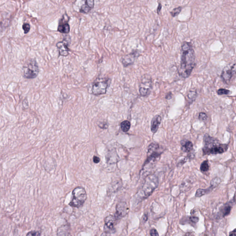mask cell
Returning a JSON list of instances; mask_svg holds the SVG:
<instances>
[{"label": "cell", "instance_id": "obj_6", "mask_svg": "<svg viewBox=\"0 0 236 236\" xmlns=\"http://www.w3.org/2000/svg\"><path fill=\"white\" fill-rule=\"evenodd\" d=\"M39 72L38 66L34 59L28 60L23 66V77L26 79L36 78Z\"/></svg>", "mask_w": 236, "mask_h": 236}, {"label": "cell", "instance_id": "obj_21", "mask_svg": "<svg viewBox=\"0 0 236 236\" xmlns=\"http://www.w3.org/2000/svg\"><path fill=\"white\" fill-rule=\"evenodd\" d=\"M122 186V182L121 180H114L113 182H112L111 184L110 187V192H116L120 189Z\"/></svg>", "mask_w": 236, "mask_h": 236}, {"label": "cell", "instance_id": "obj_8", "mask_svg": "<svg viewBox=\"0 0 236 236\" xmlns=\"http://www.w3.org/2000/svg\"><path fill=\"white\" fill-rule=\"evenodd\" d=\"M152 88V80L149 76H144L142 79L139 86L140 94L142 97H145L150 94Z\"/></svg>", "mask_w": 236, "mask_h": 236}, {"label": "cell", "instance_id": "obj_38", "mask_svg": "<svg viewBox=\"0 0 236 236\" xmlns=\"http://www.w3.org/2000/svg\"><path fill=\"white\" fill-rule=\"evenodd\" d=\"M230 236H236V229H234V231L230 232L229 234Z\"/></svg>", "mask_w": 236, "mask_h": 236}, {"label": "cell", "instance_id": "obj_1", "mask_svg": "<svg viewBox=\"0 0 236 236\" xmlns=\"http://www.w3.org/2000/svg\"><path fill=\"white\" fill-rule=\"evenodd\" d=\"M181 51V62L178 74L180 77L185 79L190 76L196 66V56L190 42H184Z\"/></svg>", "mask_w": 236, "mask_h": 236}, {"label": "cell", "instance_id": "obj_12", "mask_svg": "<svg viewBox=\"0 0 236 236\" xmlns=\"http://www.w3.org/2000/svg\"><path fill=\"white\" fill-rule=\"evenodd\" d=\"M69 18L66 14H64L59 21L57 30L62 33H67L70 32V26L68 24Z\"/></svg>", "mask_w": 236, "mask_h": 236}, {"label": "cell", "instance_id": "obj_25", "mask_svg": "<svg viewBox=\"0 0 236 236\" xmlns=\"http://www.w3.org/2000/svg\"><path fill=\"white\" fill-rule=\"evenodd\" d=\"M120 126L122 131L125 132H127L130 129V123L128 120H125L121 123Z\"/></svg>", "mask_w": 236, "mask_h": 236}, {"label": "cell", "instance_id": "obj_34", "mask_svg": "<svg viewBox=\"0 0 236 236\" xmlns=\"http://www.w3.org/2000/svg\"><path fill=\"white\" fill-rule=\"evenodd\" d=\"M27 235L29 236H39L40 235V234L38 232H29L28 234H27Z\"/></svg>", "mask_w": 236, "mask_h": 236}, {"label": "cell", "instance_id": "obj_26", "mask_svg": "<svg viewBox=\"0 0 236 236\" xmlns=\"http://www.w3.org/2000/svg\"><path fill=\"white\" fill-rule=\"evenodd\" d=\"M210 169V165H209L208 160H205L202 162L200 166V170L202 173L208 172Z\"/></svg>", "mask_w": 236, "mask_h": 236}, {"label": "cell", "instance_id": "obj_10", "mask_svg": "<svg viewBox=\"0 0 236 236\" xmlns=\"http://www.w3.org/2000/svg\"><path fill=\"white\" fill-rule=\"evenodd\" d=\"M129 211V208L127 203L125 202H120L116 205V213L114 215L118 220L126 216L128 213Z\"/></svg>", "mask_w": 236, "mask_h": 236}, {"label": "cell", "instance_id": "obj_14", "mask_svg": "<svg viewBox=\"0 0 236 236\" xmlns=\"http://www.w3.org/2000/svg\"><path fill=\"white\" fill-rule=\"evenodd\" d=\"M85 4L83 5L80 8V12L83 14H87L93 9L94 6V0H84Z\"/></svg>", "mask_w": 236, "mask_h": 236}, {"label": "cell", "instance_id": "obj_23", "mask_svg": "<svg viewBox=\"0 0 236 236\" xmlns=\"http://www.w3.org/2000/svg\"><path fill=\"white\" fill-rule=\"evenodd\" d=\"M198 93L196 90H190L187 94L188 102L189 105L194 102L197 98Z\"/></svg>", "mask_w": 236, "mask_h": 236}, {"label": "cell", "instance_id": "obj_3", "mask_svg": "<svg viewBox=\"0 0 236 236\" xmlns=\"http://www.w3.org/2000/svg\"><path fill=\"white\" fill-rule=\"evenodd\" d=\"M204 146L202 148L203 155L221 154L227 150L228 145L221 143L218 140L205 134L203 138Z\"/></svg>", "mask_w": 236, "mask_h": 236}, {"label": "cell", "instance_id": "obj_33", "mask_svg": "<svg viewBox=\"0 0 236 236\" xmlns=\"http://www.w3.org/2000/svg\"><path fill=\"white\" fill-rule=\"evenodd\" d=\"M150 235L152 236H159L157 231L155 229H152L150 231Z\"/></svg>", "mask_w": 236, "mask_h": 236}, {"label": "cell", "instance_id": "obj_36", "mask_svg": "<svg viewBox=\"0 0 236 236\" xmlns=\"http://www.w3.org/2000/svg\"><path fill=\"white\" fill-rule=\"evenodd\" d=\"M172 94L171 92H169L168 93H167L166 95V99L167 100H169L170 99L172 98Z\"/></svg>", "mask_w": 236, "mask_h": 236}, {"label": "cell", "instance_id": "obj_27", "mask_svg": "<svg viewBox=\"0 0 236 236\" xmlns=\"http://www.w3.org/2000/svg\"><path fill=\"white\" fill-rule=\"evenodd\" d=\"M221 182H222V180H221L220 178H214L211 181V186L214 189L215 188L219 186V184L221 183Z\"/></svg>", "mask_w": 236, "mask_h": 236}, {"label": "cell", "instance_id": "obj_35", "mask_svg": "<svg viewBox=\"0 0 236 236\" xmlns=\"http://www.w3.org/2000/svg\"><path fill=\"white\" fill-rule=\"evenodd\" d=\"M100 162V159L98 156H94V157H93V162L95 163H98Z\"/></svg>", "mask_w": 236, "mask_h": 236}, {"label": "cell", "instance_id": "obj_32", "mask_svg": "<svg viewBox=\"0 0 236 236\" xmlns=\"http://www.w3.org/2000/svg\"><path fill=\"white\" fill-rule=\"evenodd\" d=\"M199 219L198 217H196V216H191L190 217L189 221L190 222L193 224H196L198 222Z\"/></svg>", "mask_w": 236, "mask_h": 236}, {"label": "cell", "instance_id": "obj_24", "mask_svg": "<svg viewBox=\"0 0 236 236\" xmlns=\"http://www.w3.org/2000/svg\"><path fill=\"white\" fill-rule=\"evenodd\" d=\"M192 184L191 180L189 181V180H187L184 181L180 186V190L183 192L187 191L188 190H189L188 188L190 189V186L192 185Z\"/></svg>", "mask_w": 236, "mask_h": 236}, {"label": "cell", "instance_id": "obj_19", "mask_svg": "<svg viewBox=\"0 0 236 236\" xmlns=\"http://www.w3.org/2000/svg\"><path fill=\"white\" fill-rule=\"evenodd\" d=\"M118 156L116 151H111L108 153V157H107V162L110 164L115 163L118 162Z\"/></svg>", "mask_w": 236, "mask_h": 236}, {"label": "cell", "instance_id": "obj_4", "mask_svg": "<svg viewBox=\"0 0 236 236\" xmlns=\"http://www.w3.org/2000/svg\"><path fill=\"white\" fill-rule=\"evenodd\" d=\"M159 185V178L155 174L150 175L145 178L141 188L136 195V199L139 201L145 199L150 196Z\"/></svg>", "mask_w": 236, "mask_h": 236}, {"label": "cell", "instance_id": "obj_16", "mask_svg": "<svg viewBox=\"0 0 236 236\" xmlns=\"http://www.w3.org/2000/svg\"><path fill=\"white\" fill-rule=\"evenodd\" d=\"M162 121V117L160 115H157L154 117L151 121L150 129L153 133L157 131Z\"/></svg>", "mask_w": 236, "mask_h": 236}, {"label": "cell", "instance_id": "obj_13", "mask_svg": "<svg viewBox=\"0 0 236 236\" xmlns=\"http://www.w3.org/2000/svg\"><path fill=\"white\" fill-rule=\"evenodd\" d=\"M138 56V53L137 52H134L125 56L122 61L123 65H124L125 66H126L130 65L132 64Z\"/></svg>", "mask_w": 236, "mask_h": 236}, {"label": "cell", "instance_id": "obj_9", "mask_svg": "<svg viewBox=\"0 0 236 236\" xmlns=\"http://www.w3.org/2000/svg\"><path fill=\"white\" fill-rule=\"evenodd\" d=\"M71 42V38L68 36H66L63 40L59 42L56 44V46L59 50V53L62 56H66L69 54V49L68 45Z\"/></svg>", "mask_w": 236, "mask_h": 236}, {"label": "cell", "instance_id": "obj_28", "mask_svg": "<svg viewBox=\"0 0 236 236\" xmlns=\"http://www.w3.org/2000/svg\"><path fill=\"white\" fill-rule=\"evenodd\" d=\"M182 7L181 6H178V7H176V8H174L171 12V15L173 17H175L177 16L178 15L180 12H181V10H182Z\"/></svg>", "mask_w": 236, "mask_h": 236}, {"label": "cell", "instance_id": "obj_7", "mask_svg": "<svg viewBox=\"0 0 236 236\" xmlns=\"http://www.w3.org/2000/svg\"><path fill=\"white\" fill-rule=\"evenodd\" d=\"M109 79L98 78L96 79L92 86V93L95 95L105 94L109 86Z\"/></svg>", "mask_w": 236, "mask_h": 236}, {"label": "cell", "instance_id": "obj_15", "mask_svg": "<svg viewBox=\"0 0 236 236\" xmlns=\"http://www.w3.org/2000/svg\"><path fill=\"white\" fill-rule=\"evenodd\" d=\"M117 220L115 215H108L105 219V228L112 231L114 229V224Z\"/></svg>", "mask_w": 236, "mask_h": 236}, {"label": "cell", "instance_id": "obj_31", "mask_svg": "<svg viewBox=\"0 0 236 236\" xmlns=\"http://www.w3.org/2000/svg\"><path fill=\"white\" fill-rule=\"evenodd\" d=\"M22 28H23V30H24V33L25 34H27V33H28L29 31H30V25L27 23H25L22 26Z\"/></svg>", "mask_w": 236, "mask_h": 236}, {"label": "cell", "instance_id": "obj_22", "mask_svg": "<svg viewBox=\"0 0 236 236\" xmlns=\"http://www.w3.org/2000/svg\"><path fill=\"white\" fill-rule=\"evenodd\" d=\"M213 189V188L211 186L210 187L207 189H198L196 191L195 197H197V198L202 197L206 194L210 193Z\"/></svg>", "mask_w": 236, "mask_h": 236}, {"label": "cell", "instance_id": "obj_2", "mask_svg": "<svg viewBox=\"0 0 236 236\" xmlns=\"http://www.w3.org/2000/svg\"><path fill=\"white\" fill-rule=\"evenodd\" d=\"M161 149L158 143H151L149 145L147 148V158L141 171L142 175L147 176V173L150 172V169H151L155 163L159 160L162 153Z\"/></svg>", "mask_w": 236, "mask_h": 236}, {"label": "cell", "instance_id": "obj_37", "mask_svg": "<svg viewBox=\"0 0 236 236\" xmlns=\"http://www.w3.org/2000/svg\"><path fill=\"white\" fill-rule=\"evenodd\" d=\"M162 6L161 3L159 4L158 5V8H157V14H159L162 9Z\"/></svg>", "mask_w": 236, "mask_h": 236}, {"label": "cell", "instance_id": "obj_5", "mask_svg": "<svg viewBox=\"0 0 236 236\" xmlns=\"http://www.w3.org/2000/svg\"><path fill=\"white\" fill-rule=\"evenodd\" d=\"M73 198L69 205L74 208L81 207L86 200L87 196L86 190L82 187H77L72 192Z\"/></svg>", "mask_w": 236, "mask_h": 236}, {"label": "cell", "instance_id": "obj_17", "mask_svg": "<svg viewBox=\"0 0 236 236\" xmlns=\"http://www.w3.org/2000/svg\"><path fill=\"white\" fill-rule=\"evenodd\" d=\"M181 150L185 152H189L193 150V145L191 141L183 140L181 142Z\"/></svg>", "mask_w": 236, "mask_h": 236}, {"label": "cell", "instance_id": "obj_18", "mask_svg": "<svg viewBox=\"0 0 236 236\" xmlns=\"http://www.w3.org/2000/svg\"><path fill=\"white\" fill-rule=\"evenodd\" d=\"M233 205L230 202H227L222 206V209L220 210V213L222 217H225L229 215L232 210Z\"/></svg>", "mask_w": 236, "mask_h": 236}, {"label": "cell", "instance_id": "obj_20", "mask_svg": "<svg viewBox=\"0 0 236 236\" xmlns=\"http://www.w3.org/2000/svg\"><path fill=\"white\" fill-rule=\"evenodd\" d=\"M57 233L58 236L70 235V227L68 225L62 226L58 228Z\"/></svg>", "mask_w": 236, "mask_h": 236}, {"label": "cell", "instance_id": "obj_30", "mask_svg": "<svg viewBox=\"0 0 236 236\" xmlns=\"http://www.w3.org/2000/svg\"><path fill=\"white\" fill-rule=\"evenodd\" d=\"M198 118L202 121H205L208 119V116L205 113L201 112L199 114Z\"/></svg>", "mask_w": 236, "mask_h": 236}, {"label": "cell", "instance_id": "obj_11", "mask_svg": "<svg viewBox=\"0 0 236 236\" xmlns=\"http://www.w3.org/2000/svg\"><path fill=\"white\" fill-rule=\"evenodd\" d=\"M235 64H234L231 66H228L224 69L221 74V77L226 83H229L233 76L235 74Z\"/></svg>", "mask_w": 236, "mask_h": 236}, {"label": "cell", "instance_id": "obj_29", "mask_svg": "<svg viewBox=\"0 0 236 236\" xmlns=\"http://www.w3.org/2000/svg\"><path fill=\"white\" fill-rule=\"evenodd\" d=\"M230 91L228 90L225 89H220L217 91V94L219 95H229L230 93Z\"/></svg>", "mask_w": 236, "mask_h": 236}]
</instances>
